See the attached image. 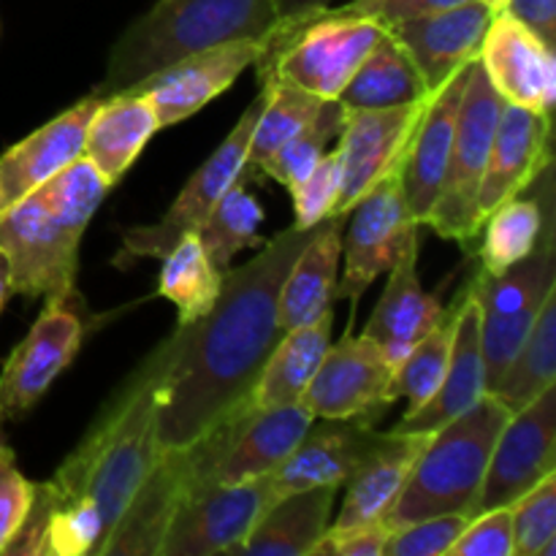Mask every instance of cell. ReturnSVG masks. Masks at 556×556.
I'll return each mask as SVG.
<instances>
[{
  "label": "cell",
  "mask_w": 556,
  "mask_h": 556,
  "mask_svg": "<svg viewBox=\"0 0 556 556\" xmlns=\"http://www.w3.org/2000/svg\"><path fill=\"white\" fill-rule=\"evenodd\" d=\"M318 226L291 228L261 244V253L223 271L220 293L204 318L174 329L157 345V443L185 448L253 394L264 364L280 342L277 299L288 269Z\"/></svg>",
  "instance_id": "1"
},
{
  "label": "cell",
  "mask_w": 556,
  "mask_h": 556,
  "mask_svg": "<svg viewBox=\"0 0 556 556\" xmlns=\"http://www.w3.org/2000/svg\"><path fill=\"white\" fill-rule=\"evenodd\" d=\"M157 348L98 413L74 454L33 492L30 514L5 554H101L161 456L155 427Z\"/></svg>",
  "instance_id": "2"
},
{
  "label": "cell",
  "mask_w": 556,
  "mask_h": 556,
  "mask_svg": "<svg viewBox=\"0 0 556 556\" xmlns=\"http://www.w3.org/2000/svg\"><path fill=\"white\" fill-rule=\"evenodd\" d=\"M112 182L85 155L22 195L0 215V253L11 291L47 304L76 296L79 244Z\"/></svg>",
  "instance_id": "3"
},
{
  "label": "cell",
  "mask_w": 556,
  "mask_h": 556,
  "mask_svg": "<svg viewBox=\"0 0 556 556\" xmlns=\"http://www.w3.org/2000/svg\"><path fill=\"white\" fill-rule=\"evenodd\" d=\"M275 22V0H157L117 38L96 96L130 90L147 76L217 43L261 41Z\"/></svg>",
  "instance_id": "4"
},
{
  "label": "cell",
  "mask_w": 556,
  "mask_h": 556,
  "mask_svg": "<svg viewBox=\"0 0 556 556\" xmlns=\"http://www.w3.org/2000/svg\"><path fill=\"white\" fill-rule=\"evenodd\" d=\"M510 410L494 394H483L470 410L429 434L400 497L386 514L389 530L443 514H476L478 494L500 429Z\"/></svg>",
  "instance_id": "5"
},
{
  "label": "cell",
  "mask_w": 556,
  "mask_h": 556,
  "mask_svg": "<svg viewBox=\"0 0 556 556\" xmlns=\"http://www.w3.org/2000/svg\"><path fill=\"white\" fill-rule=\"evenodd\" d=\"M386 30L378 16L358 14L348 3L326 5L275 22L261 38L253 65L261 85L288 81L324 101H337Z\"/></svg>",
  "instance_id": "6"
},
{
  "label": "cell",
  "mask_w": 556,
  "mask_h": 556,
  "mask_svg": "<svg viewBox=\"0 0 556 556\" xmlns=\"http://www.w3.org/2000/svg\"><path fill=\"white\" fill-rule=\"evenodd\" d=\"M503 103V96L494 90L481 60L476 58L470 63L465 92H462L445 179L440 185L438 201L424 223L438 237L467 244L481 231L478 190H481L483 172H486Z\"/></svg>",
  "instance_id": "7"
},
{
  "label": "cell",
  "mask_w": 556,
  "mask_h": 556,
  "mask_svg": "<svg viewBox=\"0 0 556 556\" xmlns=\"http://www.w3.org/2000/svg\"><path fill=\"white\" fill-rule=\"evenodd\" d=\"M481 313V348L486 369V394L497 386L516 351L530 334L548 293L556 288L554 237H546L519 264L500 275L478 271L470 280Z\"/></svg>",
  "instance_id": "8"
},
{
  "label": "cell",
  "mask_w": 556,
  "mask_h": 556,
  "mask_svg": "<svg viewBox=\"0 0 556 556\" xmlns=\"http://www.w3.org/2000/svg\"><path fill=\"white\" fill-rule=\"evenodd\" d=\"M266 90L261 87L258 98L244 109L239 123L233 125L231 134L223 139V144L212 152L210 161L188 179L182 193L172 204V210L152 226L130 228L123 237V248L114 258L117 266H130L139 258H163L174 244L188 233H199L210 212L220 201V195L237 182L244 174V163H248V144L253 136V125L258 119L261 106H264Z\"/></svg>",
  "instance_id": "9"
},
{
  "label": "cell",
  "mask_w": 556,
  "mask_h": 556,
  "mask_svg": "<svg viewBox=\"0 0 556 556\" xmlns=\"http://www.w3.org/2000/svg\"><path fill=\"white\" fill-rule=\"evenodd\" d=\"M271 503V472L239 483H212L177 505L157 556L233 554Z\"/></svg>",
  "instance_id": "10"
},
{
  "label": "cell",
  "mask_w": 556,
  "mask_h": 556,
  "mask_svg": "<svg viewBox=\"0 0 556 556\" xmlns=\"http://www.w3.org/2000/svg\"><path fill=\"white\" fill-rule=\"evenodd\" d=\"M552 472H556V386L510 413L500 429L476 514L505 508Z\"/></svg>",
  "instance_id": "11"
},
{
  "label": "cell",
  "mask_w": 556,
  "mask_h": 556,
  "mask_svg": "<svg viewBox=\"0 0 556 556\" xmlns=\"http://www.w3.org/2000/svg\"><path fill=\"white\" fill-rule=\"evenodd\" d=\"M353 217L348 226L342 253L345 275L337 282V296L358 299L380 275L396 264L407 242L421 233L413 220L400 188V172L380 179L372 190L351 206Z\"/></svg>",
  "instance_id": "12"
},
{
  "label": "cell",
  "mask_w": 556,
  "mask_h": 556,
  "mask_svg": "<svg viewBox=\"0 0 556 556\" xmlns=\"http://www.w3.org/2000/svg\"><path fill=\"white\" fill-rule=\"evenodd\" d=\"M391 372L378 342L367 334H345L329 345L304 389L302 405L315 418H367L375 424L394 405L389 396Z\"/></svg>",
  "instance_id": "13"
},
{
  "label": "cell",
  "mask_w": 556,
  "mask_h": 556,
  "mask_svg": "<svg viewBox=\"0 0 556 556\" xmlns=\"http://www.w3.org/2000/svg\"><path fill=\"white\" fill-rule=\"evenodd\" d=\"M427 101L391 109H356L345 114L340 134L342 190L334 217L351 215V206L372 190L380 179L400 172L407 144L416 134Z\"/></svg>",
  "instance_id": "14"
},
{
  "label": "cell",
  "mask_w": 556,
  "mask_h": 556,
  "mask_svg": "<svg viewBox=\"0 0 556 556\" xmlns=\"http://www.w3.org/2000/svg\"><path fill=\"white\" fill-rule=\"evenodd\" d=\"M68 304L71 299L47 304L25 340L5 358L0 369V424L27 416L79 353L85 324Z\"/></svg>",
  "instance_id": "15"
},
{
  "label": "cell",
  "mask_w": 556,
  "mask_h": 556,
  "mask_svg": "<svg viewBox=\"0 0 556 556\" xmlns=\"http://www.w3.org/2000/svg\"><path fill=\"white\" fill-rule=\"evenodd\" d=\"M258 54L261 41H253V38L217 43V47L177 60L125 92H141L152 103L157 125L166 128V125L182 123L185 117L215 101L258 60Z\"/></svg>",
  "instance_id": "16"
},
{
  "label": "cell",
  "mask_w": 556,
  "mask_h": 556,
  "mask_svg": "<svg viewBox=\"0 0 556 556\" xmlns=\"http://www.w3.org/2000/svg\"><path fill=\"white\" fill-rule=\"evenodd\" d=\"M483 71L503 101L552 114L556 101L554 49L508 11L492 16L483 33Z\"/></svg>",
  "instance_id": "17"
},
{
  "label": "cell",
  "mask_w": 556,
  "mask_h": 556,
  "mask_svg": "<svg viewBox=\"0 0 556 556\" xmlns=\"http://www.w3.org/2000/svg\"><path fill=\"white\" fill-rule=\"evenodd\" d=\"M492 16L483 3L465 0L451 9L407 16L389 25V30L407 49L434 96L451 76L478 58Z\"/></svg>",
  "instance_id": "18"
},
{
  "label": "cell",
  "mask_w": 556,
  "mask_h": 556,
  "mask_svg": "<svg viewBox=\"0 0 556 556\" xmlns=\"http://www.w3.org/2000/svg\"><path fill=\"white\" fill-rule=\"evenodd\" d=\"M548 134H552V114L510 101L503 103L486 172L478 190L481 226L489 212L497 210L503 201L525 193L535 182L538 174L552 166Z\"/></svg>",
  "instance_id": "19"
},
{
  "label": "cell",
  "mask_w": 556,
  "mask_h": 556,
  "mask_svg": "<svg viewBox=\"0 0 556 556\" xmlns=\"http://www.w3.org/2000/svg\"><path fill=\"white\" fill-rule=\"evenodd\" d=\"M378 438L367 418H313L296 448L271 472L275 500L313 486H342Z\"/></svg>",
  "instance_id": "20"
},
{
  "label": "cell",
  "mask_w": 556,
  "mask_h": 556,
  "mask_svg": "<svg viewBox=\"0 0 556 556\" xmlns=\"http://www.w3.org/2000/svg\"><path fill=\"white\" fill-rule=\"evenodd\" d=\"M472 63V60H470ZM470 63L451 76L432 98L421 114L416 134L407 144L405 161L400 166V188L413 220L424 226L438 201L440 185L448 168L451 147H454L456 114H459L462 92H465Z\"/></svg>",
  "instance_id": "21"
},
{
  "label": "cell",
  "mask_w": 556,
  "mask_h": 556,
  "mask_svg": "<svg viewBox=\"0 0 556 556\" xmlns=\"http://www.w3.org/2000/svg\"><path fill=\"white\" fill-rule=\"evenodd\" d=\"M483 394H486V369H483L481 348V313H478L476 296H472V286L467 282L459 296V309H456L454 340H451L448 369L443 375V383L434 391L432 400L424 402L416 410H407L391 432H438L456 416L470 410Z\"/></svg>",
  "instance_id": "22"
},
{
  "label": "cell",
  "mask_w": 556,
  "mask_h": 556,
  "mask_svg": "<svg viewBox=\"0 0 556 556\" xmlns=\"http://www.w3.org/2000/svg\"><path fill=\"white\" fill-rule=\"evenodd\" d=\"M101 98L92 96L81 98L63 114L49 119L30 136L16 141L11 150L0 155V193H3V204L11 206L52 179L54 174L63 172L74 161L85 155V136L87 125H90L92 114H96Z\"/></svg>",
  "instance_id": "23"
},
{
  "label": "cell",
  "mask_w": 556,
  "mask_h": 556,
  "mask_svg": "<svg viewBox=\"0 0 556 556\" xmlns=\"http://www.w3.org/2000/svg\"><path fill=\"white\" fill-rule=\"evenodd\" d=\"M427 443L429 434L380 432L378 443L367 451V456L358 462L351 478L342 483L345 500H342L340 514L326 532H342L386 519Z\"/></svg>",
  "instance_id": "24"
},
{
  "label": "cell",
  "mask_w": 556,
  "mask_h": 556,
  "mask_svg": "<svg viewBox=\"0 0 556 556\" xmlns=\"http://www.w3.org/2000/svg\"><path fill=\"white\" fill-rule=\"evenodd\" d=\"M418 244L421 233L407 242L405 253L389 269V282L369 315L362 334L375 340L391 369L410 353V348L432 329L443 315V304L427 293L418 280Z\"/></svg>",
  "instance_id": "25"
},
{
  "label": "cell",
  "mask_w": 556,
  "mask_h": 556,
  "mask_svg": "<svg viewBox=\"0 0 556 556\" xmlns=\"http://www.w3.org/2000/svg\"><path fill=\"white\" fill-rule=\"evenodd\" d=\"M342 220L345 217H326L288 269L277 299V326L282 334L296 326L313 324L334 304L337 269L342 255Z\"/></svg>",
  "instance_id": "26"
},
{
  "label": "cell",
  "mask_w": 556,
  "mask_h": 556,
  "mask_svg": "<svg viewBox=\"0 0 556 556\" xmlns=\"http://www.w3.org/2000/svg\"><path fill=\"white\" fill-rule=\"evenodd\" d=\"M337 492L340 486H313L277 497L233 554L313 556V548L331 525Z\"/></svg>",
  "instance_id": "27"
},
{
  "label": "cell",
  "mask_w": 556,
  "mask_h": 556,
  "mask_svg": "<svg viewBox=\"0 0 556 556\" xmlns=\"http://www.w3.org/2000/svg\"><path fill=\"white\" fill-rule=\"evenodd\" d=\"M157 125L152 103L141 92H117L101 98L85 136V157L117 185L136 157L155 136Z\"/></svg>",
  "instance_id": "28"
},
{
  "label": "cell",
  "mask_w": 556,
  "mask_h": 556,
  "mask_svg": "<svg viewBox=\"0 0 556 556\" xmlns=\"http://www.w3.org/2000/svg\"><path fill=\"white\" fill-rule=\"evenodd\" d=\"M313 418L315 416L302 402L280 407H255L250 421L239 432L237 443L217 467L212 483H239L275 472L296 448Z\"/></svg>",
  "instance_id": "29"
},
{
  "label": "cell",
  "mask_w": 556,
  "mask_h": 556,
  "mask_svg": "<svg viewBox=\"0 0 556 556\" xmlns=\"http://www.w3.org/2000/svg\"><path fill=\"white\" fill-rule=\"evenodd\" d=\"M432 98L421 71L413 63L407 49L394 38V33L386 30L380 41L369 49L364 63L356 74L348 79L337 101L345 106V112L356 109H391L407 106V103L427 101Z\"/></svg>",
  "instance_id": "30"
},
{
  "label": "cell",
  "mask_w": 556,
  "mask_h": 556,
  "mask_svg": "<svg viewBox=\"0 0 556 556\" xmlns=\"http://www.w3.org/2000/svg\"><path fill=\"white\" fill-rule=\"evenodd\" d=\"M543 179H546L543 199L514 195L486 215L481 231H478L483 233L481 250H478L483 275H500L508 266L519 264L527 255L535 253L543 239L554 237L552 168H546Z\"/></svg>",
  "instance_id": "31"
},
{
  "label": "cell",
  "mask_w": 556,
  "mask_h": 556,
  "mask_svg": "<svg viewBox=\"0 0 556 556\" xmlns=\"http://www.w3.org/2000/svg\"><path fill=\"white\" fill-rule=\"evenodd\" d=\"M331 326H334V313L326 309L313 324L296 326L280 337L253 389L255 407H280L302 402L304 389L309 386L315 369L324 362L331 345Z\"/></svg>",
  "instance_id": "32"
},
{
  "label": "cell",
  "mask_w": 556,
  "mask_h": 556,
  "mask_svg": "<svg viewBox=\"0 0 556 556\" xmlns=\"http://www.w3.org/2000/svg\"><path fill=\"white\" fill-rule=\"evenodd\" d=\"M556 378V288L546 296L530 334L516 351L514 362L489 394L497 396L510 413L535 402Z\"/></svg>",
  "instance_id": "33"
},
{
  "label": "cell",
  "mask_w": 556,
  "mask_h": 556,
  "mask_svg": "<svg viewBox=\"0 0 556 556\" xmlns=\"http://www.w3.org/2000/svg\"><path fill=\"white\" fill-rule=\"evenodd\" d=\"M157 296L168 299L179 313V326L204 318L220 293L223 271L206 255L199 233H188L163 255Z\"/></svg>",
  "instance_id": "34"
},
{
  "label": "cell",
  "mask_w": 556,
  "mask_h": 556,
  "mask_svg": "<svg viewBox=\"0 0 556 556\" xmlns=\"http://www.w3.org/2000/svg\"><path fill=\"white\" fill-rule=\"evenodd\" d=\"M459 296H456V302L451 304L448 309H443L438 324L410 348V353H407V356L396 364L394 372H391L389 396L394 402L400 400V396H405V400L410 402V410H416L424 402L432 400V394L440 389V383H443V375L445 369H448L451 340H454Z\"/></svg>",
  "instance_id": "35"
},
{
  "label": "cell",
  "mask_w": 556,
  "mask_h": 556,
  "mask_svg": "<svg viewBox=\"0 0 556 556\" xmlns=\"http://www.w3.org/2000/svg\"><path fill=\"white\" fill-rule=\"evenodd\" d=\"M264 223V210L258 201L244 190L242 177L220 195L215 210L199 228V239L204 244L206 255L220 271L231 266L233 255L248 248H261L264 239L258 237V228Z\"/></svg>",
  "instance_id": "36"
},
{
  "label": "cell",
  "mask_w": 556,
  "mask_h": 556,
  "mask_svg": "<svg viewBox=\"0 0 556 556\" xmlns=\"http://www.w3.org/2000/svg\"><path fill=\"white\" fill-rule=\"evenodd\" d=\"M264 106L253 125V136L248 144V163L244 166L258 168L271 157V152L286 144L293 134L304 128L318 114L324 98L293 87L288 81H266Z\"/></svg>",
  "instance_id": "37"
},
{
  "label": "cell",
  "mask_w": 556,
  "mask_h": 556,
  "mask_svg": "<svg viewBox=\"0 0 556 556\" xmlns=\"http://www.w3.org/2000/svg\"><path fill=\"white\" fill-rule=\"evenodd\" d=\"M345 106H342L340 101L320 103L318 114H315L299 134H293L286 144L277 147V150L271 152L269 161L261 166V172L293 193V190L307 179V174L313 172L315 163L326 155L331 141L340 139L342 125H345Z\"/></svg>",
  "instance_id": "38"
},
{
  "label": "cell",
  "mask_w": 556,
  "mask_h": 556,
  "mask_svg": "<svg viewBox=\"0 0 556 556\" xmlns=\"http://www.w3.org/2000/svg\"><path fill=\"white\" fill-rule=\"evenodd\" d=\"M514 556H556V472L510 503Z\"/></svg>",
  "instance_id": "39"
},
{
  "label": "cell",
  "mask_w": 556,
  "mask_h": 556,
  "mask_svg": "<svg viewBox=\"0 0 556 556\" xmlns=\"http://www.w3.org/2000/svg\"><path fill=\"white\" fill-rule=\"evenodd\" d=\"M342 190V155L340 147L326 152L313 172L307 174L302 185L293 190V215H296V226L309 228L324 223L326 217H334L337 199Z\"/></svg>",
  "instance_id": "40"
},
{
  "label": "cell",
  "mask_w": 556,
  "mask_h": 556,
  "mask_svg": "<svg viewBox=\"0 0 556 556\" xmlns=\"http://www.w3.org/2000/svg\"><path fill=\"white\" fill-rule=\"evenodd\" d=\"M470 516L443 514L391 530L383 556H448Z\"/></svg>",
  "instance_id": "41"
},
{
  "label": "cell",
  "mask_w": 556,
  "mask_h": 556,
  "mask_svg": "<svg viewBox=\"0 0 556 556\" xmlns=\"http://www.w3.org/2000/svg\"><path fill=\"white\" fill-rule=\"evenodd\" d=\"M448 556H514V516L510 505L470 516Z\"/></svg>",
  "instance_id": "42"
},
{
  "label": "cell",
  "mask_w": 556,
  "mask_h": 556,
  "mask_svg": "<svg viewBox=\"0 0 556 556\" xmlns=\"http://www.w3.org/2000/svg\"><path fill=\"white\" fill-rule=\"evenodd\" d=\"M33 492H36V483L22 476L14 451L0 438V554H5L20 527L25 525Z\"/></svg>",
  "instance_id": "43"
},
{
  "label": "cell",
  "mask_w": 556,
  "mask_h": 556,
  "mask_svg": "<svg viewBox=\"0 0 556 556\" xmlns=\"http://www.w3.org/2000/svg\"><path fill=\"white\" fill-rule=\"evenodd\" d=\"M389 535L391 530L383 519L342 532H326L313 548V556H383Z\"/></svg>",
  "instance_id": "44"
},
{
  "label": "cell",
  "mask_w": 556,
  "mask_h": 556,
  "mask_svg": "<svg viewBox=\"0 0 556 556\" xmlns=\"http://www.w3.org/2000/svg\"><path fill=\"white\" fill-rule=\"evenodd\" d=\"M505 11L525 22L548 47H556V0H508Z\"/></svg>",
  "instance_id": "45"
},
{
  "label": "cell",
  "mask_w": 556,
  "mask_h": 556,
  "mask_svg": "<svg viewBox=\"0 0 556 556\" xmlns=\"http://www.w3.org/2000/svg\"><path fill=\"white\" fill-rule=\"evenodd\" d=\"M459 3H465V0H380V3L372 9V16H378V20L389 27L394 25V22L407 20V16L451 9V5H459Z\"/></svg>",
  "instance_id": "46"
},
{
  "label": "cell",
  "mask_w": 556,
  "mask_h": 556,
  "mask_svg": "<svg viewBox=\"0 0 556 556\" xmlns=\"http://www.w3.org/2000/svg\"><path fill=\"white\" fill-rule=\"evenodd\" d=\"M334 0H275V11H277V22L280 20H291V16L307 14V11L315 9H326Z\"/></svg>",
  "instance_id": "47"
},
{
  "label": "cell",
  "mask_w": 556,
  "mask_h": 556,
  "mask_svg": "<svg viewBox=\"0 0 556 556\" xmlns=\"http://www.w3.org/2000/svg\"><path fill=\"white\" fill-rule=\"evenodd\" d=\"M11 269H9V261H5V255L0 253V309L5 307V302H9L11 296Z\"/></svg>",
  "instance_id": "48"
},
{
  "label": "cell",
  "mask_w": 556,
  "mask_h": 556,
  "mask_svg": "<svg viewBox=\"0 0 556 556\" xmlns=\"http://www.w3.org/2000/svg\"><path fill=\"white\" fill-rule=\"evenodd\" d=\"M378 3L380 0H348V5H351L353 11H358V14H369V16H372V9Z\"/></svg>",
  "instance_id": "49"
},
{
  "label": "cell",
  "mask_w": 556,
  "mask_h": 556,
  "mask_svg": "<svg viewBox=\"0 0 556 556\" xmlns=\"http://www.w3.org/2000/svg\"><path fill=\"white\" fill-rule=\"evenodd\" d=\"M478 3L486 5V9L492 11V14H500V11L508 9V0H478Z\"/></svg>",
  "instance_id": "50"
},
{
  "label": "cell",
  "mask_w": 556,
  "mask_h": 556,
  "mask_svg": "<svg viewBox=\"0 0 556 556\" xmlns=\"http://www.w3.org/2000/svg\"><path fill=\"white\" fill-rule=\"evenodd\" d=\"M3 210H5V204H3V193H0V215H3Z\"/></svg>",
  "instance_id": "51"
}]
</instances>
